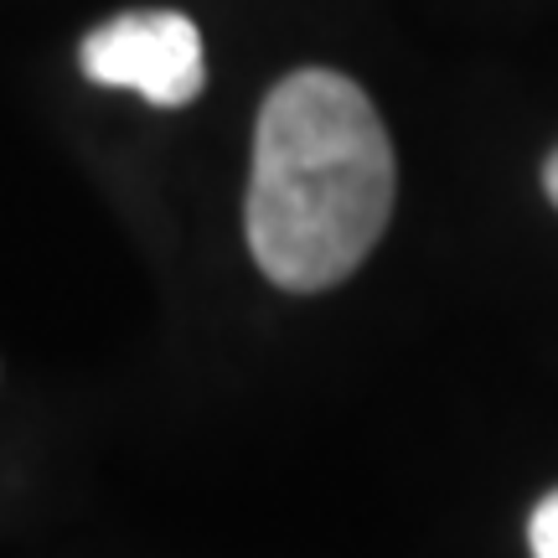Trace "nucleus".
Here are the masks:
<instances>
[{
  "label": "nucleus",
  "mask_w": 558,
  "mask_h": 558,
  "mask_svg": "<svg viewBox=\"0 0 558 558\" xmlns=\"http://www.w3.org/2000/svg\"><path fill=\"white\" fill-rule=\"evenodd\" d=\"M393 213V145L373 99L331 68H300L259 109L248 248L279 290L316 295L352 275Z\"/></svg>",
  "instance_id": "obj_1"
},
{
  "label": "nucleus",
  "mask_w": 558,
  "mask_h": 558,
  "mask_svg": "<svg viewBox=\"0 0 558 558\" xmlns=\"http://www.w3.org/2000/svg\"><path fill=\"white\" fill-rule=\"evenodd\" d=\"M83 73L104 88H130L156 109H181L202 94L207 58H202L197 21L181 11H124L83 37Z\"/></svg>",
  "instance_id": "obj_2"
},
{
  "label": "nucleus",
  "mask_w": 558,
  "mask_h": 558,
  "mask_svg": "<svg viewBox=\"0 0 558 558\" xmlns=\"http://www.w3.org/2000/svg\"><path fill=\"white\" fill-rule=\"evenodd\" d=\"M527 548L533 558H558V492L538 501V512L527 522Z\"/></svg>",
  "instance_id": "obj_3"
},
{
  "label": "nucleus",
  "mask_w": 558,
  "mask_h": 558,
  "mask_svg": "<svg viewBox=\"0 0 558 558\" xmlns=\"http://www.w3.org/2000/svg\"><path fill=\"white\" fill-rule=\"evenodd\" d=\"M543 186H548V197H554V207H558V150L548 156V166H543Z\"/></svg>",
  "instance_id": "obj_4"
}]
</instances>
